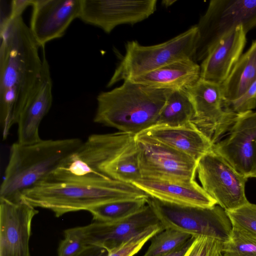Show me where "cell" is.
Segmentation results:
<instances>
[{
  "instance_id": "cell-24",
  "label": "cell",
  "mask_w": 256,
  "mask_h": 256,
  "mask_svg": "<svg viewBox=\"0 0 256 256\" xmlns=\"http://www.w3.org/2000/svg\"><path fill=\"white\" fill-rule=\"evenodd\" d=\"M98 172L114 180L132 184L141 178L138 153L134 140Z\"/></svg>"
},
{
  "instance_id": "cell-6",
  "label": "cell",
  "mask_w": 256,
  "mask_h": 256,
  "mask_svg": "<svg viewBox=\"0 0 256 256\" xmlns=\"http://www.w3.org/2000/svg\"><path fill=\"white\" fill-rule=\"evenodd\" d=\"M152 208L164 228H171L192 236H208L222 242L230 238L232 224L226 212L219 205L210 208L180 206L150 197Z\"/></svg>"
},
{
  "instance_id": "cell-2",
  "label": "cell",
  "mask_w": 256,
  "mask_h": 256,
  "mask_svg": "<svg viewBox=\"0 0 256 256\" xmlns=\"http://www.w3.org/2000/svg\"><path fill=\"white\" fill-rule=\"evenodd\" d=\"M172 90L126 80L120 86L99 94L94 120L135 136L156 125Z\"/></svg>"
},
{
  "instance_id": "cell-10",
  "label": "cell",
  "mask_w": 256,
  "mask_h": 256,
  "mask_svg": "<svg viewBox=\"0 0 256 256\" xmlns=\"http://www.w3.org/2000/svg\"><path fill=\"white\" fill-rule=\"evenodd\" d=\"M194 106L192 122L214 144L228 132L238 115L224 107L220 84L200 78L184 88Z\"/></svg>"
},
{
  "instance_id": "cell-11",
  "label": "cell",
  "mask_w": 256,
  "mask_h": 256,
  "mask_svg": "<svg viewBox=\"0 0 256 256\" xmlns=\"http://www.w3.org/2000/svg\"><path fill=\"white\" fill-rule=\"evenodd\" d=\"M156 0H81L79 18L110 34L118 26L148 18L156 10Z\"/></svg>"
},
{
  "instance_id": "cell-18",
  "label": "cell",
  "mask_w": 256,
  "mask_h": 256,
  "mask_svg": "<svg viewBox=\"0 0 256 256\" xmlns=\"http://www.w3.org/2000/svg\"><path fill=\"white\" fill-rule=\"evenodd\" d=\"M150 197L172 204L210 208L217 204L195 180L180 181L142 177L132 182Z\"/></svg>"
},
{
  "instance_id": "cell-8",
  "label": "cell",
  "mask_w": 256,
  "mask_h": 256,
  "mask_svg": "<svg viewBox=\"0 0 256 256\" xmlns=\"http://www.w3.org/2000/svg\"><path fill=\"white\" fill-rule=\"evenodd\" d=\"M197 172L204 190L226 212L247 204L248 178L238 172L212 148L198 161Z\"/></svg>"
},
{
  "instance_id": "cell-1",
  "label": "cell",
  "mask_w": 256,
  "mask_h": 256,
  "mask_svg": "<svg viewBox=\"0 0 256 256\" xmlns=\"http://www.w3.org/2000/svg\"><path fill=\"white\" fill-rule=\"evenodd\" d=\"M0 120L3 139L40 78V46L22 16L6 18L0 28Z\"/></svg>"
},
{
  "instance_id": "cell-5",
  "label": "cell",
  "mask_w": 256,
  "mask_h": 256,
  "mask_svg": "<svg viewBox=\"0 0 256 256\" xmlns=\"http://www.w3.org/2000/svg\"><path fill=\"white\" fill-rule=\"evenodd\" d=\"M199 40L196 26L160 44L144 46L136 41L128 42L126 52L108 83L110 87L148 73L170 63L193 60Z\"/></svg>"
},
{
  "instance_id": "cell-27",
  "label": "cell",
  "mask_w": 256,
  "mask_h": 256,
  "mask_svg": "<svg viewBox=\"0 0 256 256\" xmlns=\"http://www.w3.org/2000/svg\"><path fill=\"white\" fill-rule=\"evenodd\" d=\"M232 227L230 240L222 243V256H256V234Z\"/></svg>"
},
{
  "instance_id": "cell-38",
  "label": "cell",
  "mask_w": 256,
  "mask_h": 256,
  "mask_svg": "<svg viewBox=\"0 0 256 256\" xmlns=\"http://www.w3.org/2000/svg\"></svg>"
},
{
  "instance_id": "cell-25",
  "label": "cell",
  "mask_w": 256,
  "mask_h": 256,
  "mask_svg": "<svg viewBox=\"0 0 256 256\" xmlns=\"http://www.w3.org/2000/svg\"><path fill=\"white\" fill-rule=\"evenodd\" d=\"M149 198L112 201L94 206L88 211L94 222L118 221L138 212L148 204Z\"/></svg>"
},
{
  "instance_id": "cell-31",
  "label": "cell",
  "mask_w": 256,
  "mask_h": 256,
  "mask_svg": "<svg viewBox=\"0 0 256 256\" xmlns=\"http://www.w3.org/2000/svg\"><path fill=\"white\" fill-rule=\"evenodd\" d=\"M223 242L210 237H195L184 256H218Z\"/></svg>"
},
{
  "instance_id": "cell-7",
  "label": "cell",
  "mask_w": 256,
  "mask_h": 256,
  "mask_svg": "<svg viewBox=\"0 0 256 256\" xmlns=\"http://www.w3.org/2000/svg\"><path fill=\"white\" fill-rule=\"evenodd\" d=\"M242 26L248 33L256 28V0H212L196 25L199 40L194 61L202 60L214 44Z\"/></svg>"
},
{
  "instance_id": "cell-30",
  "label": "cell",
  "mask_w": 256,
  "mask_h": 256,
  "mask_svg": "<svg viewBox=\"0 0 256 256\" xmlns=\"http://www.w3.org/2000/svg\"><path fill=\"white\" fill-rule=\"evenodd\" d=\"M226 212L232 226L256 234V204L248 202Z\"/></svg>"
},
{
  "instance_id": "cell-28",
  "label": "cell",
  "mask_w": 256,
  "mask_h": 256,
  "mask_svg": "<svg viewBox=\"0 0 256 256\" xmlns=\"http://www.w3.org/2000/svg\"><path fill=\"white\" fill-rule=\"evenodd\" d=\"M58 248V256H78L88 246L84 226L66 229Z\"/></svg>"
},
{
  "instance_id": "cell-35",
  "label": "cell",
  "mask_w": 256,
  "mask_h": 256,
  "mask_svg": "<svg viewBox=\"0 0 256 256\" xmlns=\"http://www.w3.org/2000/svg\"><path fill=\"white\" fill-rule=\"evenodd\" d=\"M195 237L192 236L182 246L164 255V256H184L193 241Z\"/></svg>"
},
{
  "instance_id": "cell-20",
  "label": "cell",
  "mask_w": 256,
  "mask_h": 256,
  "mask_svg": "<svg viewBox=\"0 0 256 256\" xmlns=\"http://www.w3.org/2000/svg\"><path fill=\"white\" fill-rule=\"evenodd\" d=\"M200 66L193 60L176 61L132 78L134 82L158 89H184L200 78Z\"/></svg>"
},
{
  "instance_id": "cell-4",
  "label": "cell",
  "mask_w": 256,
  "mask_h": 256,
  "mask_svg": "<svg viewBox=\"0 0 256 256\" xmlns=\"http://www.w3.org/2000/svg\"><path fill=\"white\" fill-rule=\"evenodd\" d=\"M35 208L48 209L56 216L86 210L104 203L150 197L133 184L112 178L96 182H46L24 192Z\"/></svg>"
},
{
  "instance_id": "cell-29",
  "label": "cell",
  "mask_w": 256,
  "mask_h": 256,
  "mask_svg": "<svg viewBox=\"0 0 256 256\" xmlns=\"http://www.w3.org/2000/svg\"><path fill=\"white\" fill-rule=\"evenodd\" d=\"M164 229L161 223L153 226L120 246L109 251L108 256H133L141 250L148 240Z\"/></svg>"
},
{
  "instance_id": "cell-17",
  "label": "cell",
  "mask_w": 256,
  "mask_h": 256,
  "mask_svg": "<svg viewBox=\"0 0 256 256\" xmlns=\"http://www.w3.org/2000/svg\"><path fill=\"white\" fill-rule=\"evenodd\" d=\"M246 34L239 26L222 36L202 60L200 78L220 85L242 54Z\"/></svg>"
},
{
  "instance_id": "cell-16",
  "label": "cell",
  "mask_w": 256,
  "mask_h": 256,
  "mask_svg": "<svg viewBox=\"0 0 256 256\" xmlns=\"http://www.w3.org/2000/svg\"><path fill=\"white\" fill-rule=\"evenodd\" d=\"M44 48H42V68L40 78L17 120L18 142L22 144H31L42 140L39 126L52 104V79Z\"/></svg>"
},
{
  "instance_id": "cell-15",
  "label": "cell",
  "mask_w": 256,
  "mask_h": 256,
  "mask_svg": "<svg viewBox=\"0 0 256 256\" xmlns=\"http://www.w3.org/2000/svg\"><path fill=\"white\" fill-rule=\"evenodd\" d=\"M161 223L147 204L136 214L112 222H94L84 226L88 246H96L108 252L114 249L149 228Z\"/></svg>"
},
{
  "instance_id": "cell-23",
  "label": "cell",
  "mask_w": 256,
  "mask_h": 256,
  "mask_svg": "<svg viewBox=\"0 0 256 256\" xmlns=\"http://www.w3.org/2000/svg\"><path fill=\"white\" fill-rule=\"evenodd\" d=\"M194 116L193 105L185 90H172L156 125L182 126L192 122Z\"/></svg>"
},
{
  "instance_id": "cell-19",
  "label": "cell",
  "mask_w": 256,
  "mask_h": 256,
  "mask_svg": "<svg viewBox=\"0 0 256 256\" xmlns=\"http://www.w3.org/2000/svg\"><path fill=\"white\" fill-rule=\"evenodd\" d=\"M139 134L158 141L197 162L214 144L193 122L180 126L154 125Z\"/></svg>"
},
{
  "instance_id": "cell-9",
  "label": "cell",
  "mask_w": 256,
  "mask_h": 256,
  "mask_svg": "<svg viewBox=\"0 0 256 256\" xmlns=\"http://www.w3.org/2000/svg\"><path fill=\"white\" fill-rule=\"evenodd\" d=\"M142 176L192 181L198 162L186 154L148 137L134 136Z\"/></svg>"
},
{
  "instance_id": "cell-13",
  "label": "cell",
  "mask_w": 256,
  "mask_h": 256,
  "mask_svg": "<svg viewBox=\"0 0 256 256\" xmlns=\"http://www.w3.org/2000/svg\"><path fill=\"white\" fill-rule=\"evenodd\" d=\"M38 212L22 196L0 198V256H30L32 222Z\"/></svg>"
},
{
  "instance_id": "cell-12",
  "label": "cell",
  "mask_w": 256,
  "mask_h": 256,
  "mask_svg": "<svg viewBox=\"0 0 256 256\" xmlns=\"http://www.w3.org/2000/svg\"><path fill=\"white\" fill-rule=\"evenodd\" d=\"M238 172L256 176V112L238 114L228 136L213 146Z\"/></svg>"
},
{
  "instance_id": "cell-22",
  "label": "cell",
  "mask_w": 256,
  "mask_h": 256,
  "mask_svg": "<svg viewBox=\"0 0 256 256\" xmlns=\"http://www.w3.org/2000/svg\"><path fill=\"white\" fill-rule=\"evenodd\" d=\"M256 82V40L239 58L226 80L220 84L224 103L244 94Z\"/></svg>"
},
{
  "instance_id": "cell-14",
  "label": "cell",
  "mask_w": 256,
  "mask_h": 256,
  "mask_svg": "<svg viewBox=\"0 0 256 256\" xmlns=\"http://www.w3.org/2000/svg\"><path fill=\"white\" fill-rule=\"evenodd\" d=\"M30 29L40 47L62 37L79 18L81 0H32Z\"/></svg>"
},
{
  "instance_id": "cell-33",
  "label": "cell",
  "mask_w": 256,
  "mask_h": 256,
  "mask_svg": "<svg viewBox=\"0 0 256 256\" xmlns=\"http://www.w3.org/2000/svg\"><path fill=\"white\" fill-rule=\"evenodd\" d=\"M32 0H14L11 2L10 18H14L22 16L26 8L32 4Z\"/></svg>"
},
{
  "instance_id": "cell-37",
  "label": "cell",
  "mask_w": 256,
  "mask_h": 256,
  "mask_svg": "<svg viewBox=\"0 0 256 256\" xmlns=\"http://www.w3.org/2000/svg\"><path fill=\"white\" fill-rule=\"evenodd\" d=\"M218 256H222V254L220 253V254L218 255Z\"/></svg>"
},
{
  "instance_id": "cell-32",
  "label": "cell",
  "mask_w": 256,
  "mask_h": 256,
  "mask_svg": "<svg viewBox=\"0 0 256 256\" xmlns=\"http://www.w3.org/2000/svg\"><path fill=\"white\" fill-rule=\"evenodd\" d=\"M224 104L226 111L237 115L252 111L256 107V82L240 98Z\"/></svg>"
},
{
  "instance_id": "cell-3",
  "label": "cell",
  "mask_w": 256,
  "mask_h": 256,
  "mask_svg": "<svg viewBox=\"0 0 256 256\" xmlns=\"http://www.w3.org/2000/svg\"><path fill=\"white\" fill-rule=\"evenodd\" d=\"M82 142L78 138H70L41 140L28 144L14 143L0 186V198L19 199L25 190L46 182Z\"/></svg>"
},
{
  "instance_id": "cell-34",
  "label": "cell",
  "mask_w": 256,
  "mask_h": 256,
  "mask_svg": "<svg viewBox=\"0 0 256 256\" xmlns=\"http://www.w3.org/2000/svg\"><path fill=\"white\" fill-rule=\"evenodd\" d=\"M108 251L105 248L96 246H88L78 256H108Z\"/></svg>"
},
{
  "instance_id": "cell-26",
  "label": "cell",
  "mask_w": 256,
  "mask_h": 256,
  "mask_svg": "<svg viewBox=\"0 0 256 256\" xmlns=\"http://www.w3.org/2000/svg\"><path fill=\"white\" fill-rule=\"evenodd\" d=\"M192 236L171 228H166L154 236L142 256H164L186 242Z\"/></svg>"
},
{
  "instance_id": "cell-21",
  "label": "cell",
  "mask_w": 256,
  "mask_h": 256,
  "mask_svg": "<svg viewBox=\"0 0 256 256\" xmlns=\"http://www.w3.org/2000/svg\"><path fill=\"white\" fill-rule=\"evenodd\" d=\"M134 139V136L122 132L92 134L82 142L76 154L98 172L124 151Z\"/></svg>"
},
{
  "instance_id": "cell-36",
  "label": "cell",
  "mask_w": 256,
  "mask_h": 256,
  "mask_svg": "<svg viewBox=\"0 0 256 256\" xmlns=\"http://www.w3.org/2000/svg\"><path fill=\"white\" fill-rule=\"evenodd\" d=\"M176 2V0H164L162 1V3L163 6L168 8L173 4Z\"/></svg>"
}]
</instances>
